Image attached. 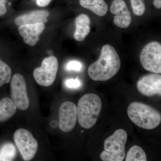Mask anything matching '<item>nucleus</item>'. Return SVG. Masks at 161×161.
Here are the masks:
<instances>
[{"mask_svg": "<svg viewBox=\"0 0 161 161\" xmlns=\"http://www.w3.org/2000/svg\"><path fill=\"white\" fill-rule=\"evenodd\" d=\"M120 68V60L114 47L104 45L97 61L89 67L88 74L95 81H106L114 77Z\"/></svg>", "mask_w": 161, "mask_h": 161, "instance_id": "obj_1", "label": "nucleus"}, {"mask_svg": "<svg viewBox=\"0 0 161 161\" xmlns=\"http://www.w3.org/2000/svg\"><path fill=\"white\" fill-rule=\"evenodd\" d=\"M77 118L80 126L89 129L94 126L98 120L102 107L101 99L98 95L87 94L78 101Z\"/></svg>", "mask_w": 161, "mask_h": 161, "instance_id": "obj_2", "label": "nucleus"}, {"mask_svg": "<svg viewBox=\"0 0 161 161\" xmlns=\"http://www.w3.org/2000/svg\"><path fill=\"white\" fill-rule=\"evenodd\" d=\"M127 113L133 123L145 130H153L161 123L160 113L152 107L142 103L133 102L130 104Z\"/></svg>", "mask_w": 161, "mask_h": 161, "instance_id": "obj_3", "label": "nucleus"}, {"mask_svg": "<svg viewBox=\"0 0 161 161\" xmlns=\"http://www.w3.org/2000/svg\"><path fill=\"white\" fill-rule=\"evenodd\" d=\"M127 137L126 132L122 129H119L108 137L104 143V150L100 154L102 160L123 161L125 157V146Z\"/></svg>", "mask_w": 161, "mask_h": 161, "instance_id": "obj_4", "label": "nucleus"}, {"mask_svg": "<svg viewBox=\"0 0 161 161\" xmlns=\"http://www.w3.org/2000/svg\"><path fill=\"white\" fill-rule=\"evenodd\" d=\"M140 60L143 67L148 71L161 73V44L153 41L144 47L141 52Z\"/></svg>", "mask_w": 161, "mask_h": 161, "instance_id": "obj_5", "label": "nucleus"}, {"mask_svg": "<svg viewBox=\"0 0 161 161\" xmlns=\"http://www.w3.org/2000/svg\"><path fill=\"white\" fill-rule=\"evenodd\" d=\"M58 69V59L54 56H50L43 59L40 67L35 69L34 78L41 86H50L55 81Z\"/></svg>", "mask_w": 161, "mask_h": 161, "instance_id": "obj_6", "label": "nucleus"}, {"mask_svg": "<svg viewBox=\"0 0 161 161\" xmlns=\"http://www.w3.org/2000/svg\"><path fill=\"white\" fill-rule=\"evenodd\" d=\"M14 138L23 159H32L37 152L38 143L31 132L26 129H19L14 132Z\"/></svg>", "mask_w": 161, "mask_h": 161, "instance_id": "obj_7", "label": "nucleus"}, {"mask_svg": "<svg viewBox=\"0 0 161 161\" xmlns=\"http://www.w3.org/2000/svg\"><path fill=\"white\" fill-rule=\"evenodd\" d=\"M12 100L17 108L21 111L27 109L29 100L26 91V82L23 75L16 74L13 76L10 83Z\"/></svg>", "mask_w": 161, "mask_h": 161, "instance_id": "obj_8", "label": "nucleus"}, {"mask_svg": "<svg viewBox=\"0 0 161 161\" xmlns=\"http://www.w3.org/2000/svg\"><path fill=\"white\" fill-rule=\"evenodd\" d=\"M77 120V107L73 102L66 101L60 105L59 110V126L64 132L72 131Z\"/></svg>", "mask_w": 161, "mask_h": 161, "instance_id": "obj_9", "label": "nucleus"}, {"mask_svg": "<svg viewBox=\"0 0 161 161\" xmlns=\"http://www.w3.org/2000/svg\"><path fill=\"white\" fill-rule=\"evenodd\" d=\"M137 88L141 94L146 96H161V75L154 73L143 76L137 82Z\"/></svg>", "mask_w": 161, "mask_h": 161, "instance_id": "obj_10", "label": "nucleus"}, {"mask_svg": "<svg viewBox=\"0 0 161 161\" xmlns=\"http://www.w3.org/2000/svg\"><path fill=\"white\" fill-rule=\"evenodd\" d=\"M110 12L114 16V24L121 28H127L132 22L130 10L124 0H113L110 8Z\"/></svg>", "mask_w": 161, "mask_h": 161, "instance_id": "obj_11", "label": "nucleus"}, {"mask_svg": "<svg viewBox=\"0 0 161 161\" xmlns=\"http://www.w3.org/2000/svg\"><path fill=\"white\" fill-rule=\"evenodd\" d=\"M45 27L43 23L26 24L19 26L18 31L24 42L29 46H34L37 43Z\"/></svg>", "mask_w": 161, "mask_h": 161, "instance_id": "obj_12", "label": "nucleus"}, {"mask_svg": "<svg viewBox=\"0 0 161 161\" xmlns=\"http://www.w3.org/2000/svg\"><path fill=\"white\" fill-rule=\"evenodd\" d=\"M49 14L47 10H33L17 17L15 19L14 23L18 26L35 23H45L47 22Z\"/></svg>", "mask_w": 161, "mask_h": 161, "instance_id": "obj_13", "label": "nucleus"}, {"mask_svg": "<svg viewBox=\"0 0 161 161\" xmlns=\"http://www.w3.org/2000/svg\"><path fill=\"white\" fill-rule=\"evenodd\" d=\"M75 29L74 38L75 40L82 41L91 31V20L85 14L79 15L75 19Z\"/></svg>", "mask_w": 161, "mask_h": 161, "instance_id": "obj_14", "label": "nucleus"}, {"mask_svg": "<svg viewBox=\"0 0 161 161\" xmlns=\"http://www.w3.org/2000/svg\"><path fill=\"white\" fill-rule=\"evenodd\" d=\"M80 6L97 15L103 17L108 11V4L104 0H79Z\"/></svg>", "mask_w": 161, "mask_h": 161, "instance_id": "obj_15", "label": "nucleus"}, {"mask_svg": "<svg viewBox=\"0 0 161 161\" xmlns=\"http://www.w3.org/2000/svg\"><path fill=\"white\" fill-rule=\"evenodd\" d=\"M17 108L14 102L9 98L0 101V123L4 122L12 117L16 112Z\"/></svg>", "mask_w": 161, "mask_h": 161, "instance_id": "obj_16", "label": "nucleus"}, {"mask_svg": "<svg viewBox=\"0 0 161 161\" xmlns=\"http://www.w3.org/2000/svg\"><path fill=\"white\" fill-rule=\"evenodd\" d=\"M16 150L11 143L4 144L0 148V161H13L15 157Z\"/></svg>", "mask_w": 161, "mask_h": 161, "instance_id": "obj_17", "label": "nucleus"}, {"mask_svg": "<svg viewBox=\"0 0 161 161\" xmlns=\"http://www.w3.org/2000/svg\"><path fill=\"white\" fill-rule=\"evenodd\" d=\"M126 161H146L147 155L143 150L138 146H134L127 153Z\"/></svg>", "mask_w": 161, "mask_h": 161, "instance_id": "obj_18", "label": "nucleus"}, {"mask_svg": "<svg viewBox=\"0 0 161 161\" xmlns=\"http://www.w3.org/2000/svg\"><path fill=\"white\" fill-rule=\"evenodd\" d=\"M11 75L10 67L0 59V87L10 82Z\"/></svg>", "mask_w": 161, "mask_h": 161, "instance_id": "obj_19", "label": "nucleus"}, {"mask_svg": "<svg viewBox=\"0 0 161 161\" xmlns=\"http://www.w3.org/2000/svg\"><path fill=\"white\" fill-rule=\"evenodd\" d=\"M131 6L136 15H142L146 11V6L143 0H130Z\"/></svg>", "mask_w": 161, "mask_h": 161, "instance_id": "obj_20", "label": "nucleus"}, {"mask_svg": "<svg viewBox=\"0 0 161 161\" xmlns=\"http://www.w3.org/2000/svg\"><path fill=\"white\" fill-rule=\"evenodd\" d=\"M82 65L81 63L78 61L73 60L70 61L67 64L66 69L69 71H80L82 69Z\"/></svg>", "mask_w": 161, "mask_h": 161, "instance_id": "obj_21", "label": "nucleus"}, {"mask_svg": "<svg viewBox=\"0 0 161 161\" xmlns=\"http://www.w3.org/2000/svg\"><path fill=\"white\" fill-rule=\"evenodd\" d=\"M65 85L68 88L70 89H78L81 85L80 80L78 78L76 79H68L65 81Z\"/></svg>", "mask_w": 161, "mask_h": 161, "instance_id": "obj_22", "label": "nucleus"}, {"mask_svg": "<svg viewBox=\"0 0 161 161\" xmlns=\"http://www.w3.org/2000/svg\"><path fill=\"white\" fill-rule=\"evenodd\" d=\"M7 0H0V17L3 16L7 12L6 4Z\"/></svg>", "mask_w": 161, "mask_h": 161, "instance_id": "obj_23", "label": "nucleus"}, {"mask_svg": "<svg viewBox=\"0 0 161 161\" xmlns=\"http://www.w3.org/2000/svg\"><path fill=\"white\" fill-rule=\"evenodd\" d=\"M52 0H36L37 5L40 7H45L48 6Z\"/></svg>", "mask_w": 161, "mask_h": 161, "instance_id": "obj_24", "label": "nucleus"}]
</instances>
